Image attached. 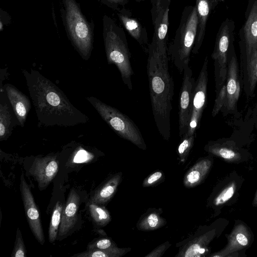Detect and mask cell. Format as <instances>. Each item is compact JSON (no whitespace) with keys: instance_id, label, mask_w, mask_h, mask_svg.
Here are the masks:
<instances>
[{"instance_id":"2","label":"cell","mask_w":257,"mask_h":257,"mask_svg":"<svg viewBox=\"0 0 257 257\" xmlns=\"http://www.w3.org/2000/svg\"><path fill=\"white\" fill-rule=\"evenodd\" d=\"M147 74L153 114L158 131L163 139L171 137V112L174 94V83L170 74L168 63L149 47Z\"/></svg>"},{"instance_id":"42","label":"cell","mask_w":257,"mask_h":257,"mask_svg":"<svg viewBox=\"0 0 257 257\" xmlns=\"http://www.w3.org/2000/svg\"><path fill=\"white\" fill-rule=\"evenodd\" d=\"M217 1H223V0H217Z\"/></svg>"},{"instance_id":"11","label":"cell","mask_w":257,"mask_h":257,"mask_svg":"<svg viewBox=\"0 0 257 257\" xmlns=\"http://www.w3.org/2000/svg\"><path fill=\"white\" fill-rule=\"evenodd\" d=\"M20 190L26 215L31 230L38 241L43 245L45 242V237L39 211L23 174L21 177Z\"/></svg>"},{"instance_id":"19","label":"cell","mask_w":257,"mask_h":257,"mask_svg":"<svg viewBox=\"0 0 257 257\" xmlns=\"http://www.w3.org/2000/svg\"><path fill=\"white\" fill-rule=\"evenodd\" d=\"M244 45L240 50L249 53L257 47V1L250 11L243 27Z\"/></svg>"},{"instance_id":"9","label":"cell","mask_w":257,"mask_h":257,"mask_svg":"<svg viewBox=\"0 0 257 257\" xmlns=\"http://www.w3.org/2000/svg\"><path fill=\"white\" fill-rule=\"evenodd\" d=\"M195 81L191 69L186 66L180 93L179 102V136L181 138L187 131L191 117Z\"/></svg>"},{"instance_id":"13","label":"cell","mask_w":257,"mask_h":257,"mask_svg":"<svg viewBox=\"0 0 257 257\" xmlns=\"http://www.w3.org/2000/svg\"><path fill=\"white\" fill-rule=\"evenodd\" d=\"M116 15L129 35L137 41L143 51L148 54L150 44L145 27L125 7L117 11Z\"/></svg>"},{"instance_id":"37","label":"cell","mask_w":257,"mask_h":257,"mask_svg":"<svg viewBox=\"0 0 257 257\" xmlns=\"http://www.w3.org/2000/svg\"><path fill=\"white\" fill-rule=\"evenodd\" d=\"M101 3L116 12L128 3V0H98Z\"/></svg>"},{"instance_id":"18","label":"cell","mask_w":257,"mask_h":257,"mask_svg":"<svg viewBox=\"0 0 257 257\" xmlns=\"http://www.w3.org/2000/svg\"><path fill=\"white\" fill-rule=\"evenodd\" d=\"M214 233L212 230L192 238L180 248L176 255L178 257H197L203 256L207 250V246Z\"/></svg>"},{"instance_id":"30","label":"cell","mask_w":257,"mask_h":257,"mask_svg":"<svg viewBox=\"0 0 257 257\" xmlns=\"http://www.w3.org/2000/svg\"><path fill=\"white\" fill-rule=\"evenodd\" d=\"M195 135L189 136H183L177 148V153L179 160L182 163L185 162L192 148L196 138Z\"/></svg>"},{"instance_id":"26","label":"cell","mask_w":257,"mask_h":257,"mask_svg":"<svg viewBox=\"0 0 257 257\" xmlns=\"http://www.w3.org/2000/svg\"><path fill=\"white\" fill-rule=\"evenodd\" d=\"M131 250V248H118L117 246L105 249L87 250L75 254L76 257H120Z\"/></svg>"},{"instance_id":"38","label":"cell","mask_w":257,"mask_h":257,"mask_svg":"<svg viewBox=\"0 0 257 257\" xmlns=\"http://www.w3.org/2000/svg\"><path fill=\"white\" fill-rule=\"evenodd\" d=\"M171 245L169 241H166L164 243L158 246L154 249L145 257H160L163 255L167 249Z\"/></svg>"},{"instance_id":"31","label":"cell","mask_w":257,"mask_h":257,"mask_svg":"<svg viewBox=\"0 0 257 257\" xmlns=\"http://www.w3.org/2000/svg\"><path fill=\"white\" fill-rule=\"evenodd\" d=\"M236 185L234 182L228 184L214 200V204L216 206L222 205L229 200L233 195L236 190Z\"/></svg>"},{"instance_id":"32","label":"cell","mask_w":257,"mask_h":257,"mask_svg":"<svg viewBox=\"0 0 257 257\" xmlns=\"http://www.w3.org/2000/svg\"><path fill=\"white\" fill-rule=\"evenodd\" d=\"M171 1L150 0L152 6L151 10L152 22L154 21L160 14L169 9Z\"/></svg>"},{"instance_id":"1","label":"cell","mask_w":257,"mask_h":257,"mask_svg":"<svg viewBox=\"0 0 257 257\" xmlns=\"http://www.w3.org/2000/svg\"><path fill=\"white\" fill-rule=\"evenodd\" d=\"M39 122L45 126H73L88 117L74 106L65 94L38 71L23 70Z\"/></svg>"},{"instance_id":"24","label":"cell","mask_w":257,"mask_h":257,"mask_svg":"<svg viewBox=\"0 0 257 257\" xmlns=\"http://www.w3.org/2000/svg\"><path fill=\"white\" fill-rule=\"evenodd\" d=\"M121 179V172L111 177L95 192L90 202L101 205L106 203L114 195Z\"/></svg>"},{"instance_id":"17","label":"cell","mask_w":257,"mask_h":257,"mask_svg":"<svg viewBox=\"0 0 257 257\" xmlns=\"http://www.w3.org/2000/svg\"><path fill=\"white\" fill-rule=\"evenodd\" d=\"M5 89L14 113L23 126L31 106L30 101L26 95L11 84H6Z\"/></svg>"},{"instance_id":"4","label":"cell","mask_w":257,"mask_h":257,"mask_svg":"<svg viewBox=\"0 0 257 257\" xmlns=\"http://www.w3.org/2000/svg\"><path fill=\"white\" fill-rule=\"evenodd\" d=\"M60 14L69 39L82 58L88 59L93 49V23L87 21L75 0H62Z\"/></svg>"},{"instance_id":"7","label":"cell","mask_w":257,"mask_h":257,"mask_svg":"<svg viewBox=\"0 0 257 257\" xmlns=\"http://www.w3.org/2000/svg\"><path fill=\"white\" fill-rule=\"evenodd\" d=\"M233 23L226 19L221 24L216 35L211 57L214 61L215 92L217 94L226 83L228 53L233 42Z\"/></svg>"},{"instance_id":"10","label":"cell","mask_w":257,"mask_h":257,"mask_svg":"<svg viewBox=\"0 0 257 257\" xmlns=\"http://www.w3.org/2000/svg\"><path fill=\"white\" fill-rule=\"evenodd\" d=\"M233 44L232 42L228 53L226 80L227 93L223 106L227 111L235 110L241 90L238 63Z\"/></svg>"},{"instance_id":"29","label":"cell","mask_w":257,"mask_h":257,"mask_svg":"<svg viewBox=\"0 0 257 257\" xmlns=\"http://www.w3.org/2000/svg\"><path fill=\"white\" fill-rule=\"evenodd\" d=\"M12 116L8 105L0 104V140H6L11 134L10 125Z\"/></svg>"},{"instance_id":"36","label":"cell","mask_w":257,"mask_h":257,"mask_svg":"<svg viewBox=\"0 0 257 257\" xmlns=\"http://www.w3.org/2000/svg\"><path fill=\"white\" fill-rule=\"evenodd\" d=\"M163 177V172L162 171H157L154 172L145 178L143 183V186L147 187L155 185L162 179Z\"/></svg>"},{"instance_id":"33","label":"cell","mask_w":257,"mask_h":257,"mask_svg":"<svg viewBox=\"0 0 257 257\" xmlns=\"http://www.w3.org/2000/svg\"><path fill=\"white\" fill-rule=\"evenodd\" d=\"M226 93L225 83L222 86L218 93L216 94V99L212 111V116L213 117H215L224 106L226 98Z\"/></svg>"},{"instance_id":"21","label":"cell","mask_w":257,"mask_h":257,"mask_svg":"<svg viewBox=\"0 0 257 257\" xmlns=\"http://www.w3.org/2000/svg\"><path fill=\"white\" fill-rule=\"evenodd\" d=\"M198 18L197 32L195 43L192 50V53L197 54L202 44L206 30L207 19L211 9L210 0H196Z\"/></svg>"},{"instance_id":"41","label":"cell","mask_w":257,"mask_h":257,"mask_svg":"<svg viewBox=\"0 0 257 257\" xmlns=\"http://www.w3.org/2000/svg\"><path fill=\"white\" fill-rule=\"evenodd\" d=\"M135 1H136L137 2H141L142 1H144L145 0H135Z\"/></svg>"},{"instance_id":"20","label":"cell","mask_w":257,"mask_h":257,"mask_svg":"<svg viewBox=\"0 0 257 257\" xmlns=\"http://www.w3.org/2000/svg\"><path fill=\"white\" fill-rule=\"evenodd\" d=\"M250 235L246 226L243 224L236 226L228 237L225 248L217 254L211 256H223L246 247L249 243Z\"/></svg>"},{"instance_id":"8","label":"cell","mask_w":257,"mask_h":257,"mask_svg":"<svg viewBox=\"0 0 257 257\" xmlns=\"http://www.w3.org/2000/svg\"><path fill=\"white\" fill-rule=\"evenodd\" d=\"M208 63V57L206 56L195 81L191 117L187 131L184 136L196 135V131L200 125L201 119L207 102Z\"/></svg>"},{"instance_id":"15","label":"cell","mask_w":257,"mask_h":257,"mask_svg":"<svg viewBox=\"0 0 257 257\" xmlns=\"http://www.w3.org/2000/svg\"><path fill=\"white\" fill-rule=\"evenodd\" d=\"M59 169L58 160L52 156L37 158L29 170L38 183L40 189L45 188L56 176Z\"/></svg>"},{"instance_id":"5","label":"cell","mask_w":257,"mask_h":257,"mask_svg":"<svg viewBox=\"0 0 257 257\" xmlns=\"http://www.w3.org/2000/svg\"><path fill=\"white\" fill-rule=\"evenodd\" d=\"M198 27L196 6H186L175 37L168 46V54L180 72L189 65L191 52L196 39Z\"/></svg>"},{"instance_id":"27","label":"cell","mask_w":257,"mask_h":257,"mask_svg":"<svg viewBox=\"0 0 257 257\" xmlns=\"http://www.w3.org/2000/svg\"><path fill=\"white\" fill-rule=\"evenodd\" d=\"M63 206L61 202L58 201L54 208L50 223L48 238L51 243L54 242L57 238L59 231Z\"/></svg>"},{"instance_id":"12","label":"cell","mask_w":257,"mask_h":257,"mask_svg":"<svg viewBox=\"0 0 257 257\" xmlns=\"http://www.w3.org/2000/svg\"><path fill=\"white\" fill-rule=\"evenodd\" d=\"M240 80L245 94L254 96L257 84V47L249 53L240 50Z\"/></svg>"},{"instance_id":"40","label":"cell","mask_w":257,"mask_h":257,"mask_svg":"<svg viewBox=\"0 0 257 257\" xmlns=\"http://www.w3.org/2000/svg\"><path fill=\"white\" fill-rule=\"evenodd\" d=\"M252 204L254 206H257V191L256 192V193L254 196V198L253 200Z\"/></svg>"},{"instance_id":"16","label":"cell","mask_w":257,"mask_h":257,"mask_svg":"<svg viewBox=\"0 0 257 257\" xmlns=\"http://www.w3.org/2000/svg\"><path fill=\"white\" fill-rule=\"evenodd\" d=\"M80 196L74 189H71L62 210L59 228V237L67 235L74 227L77 219Z\"/></svg>"},{"instance_id":"23","label":"cell","mask_w":257,"mask_h":257,"mask_svg":"<svg viewBox=\"0 0 257 257\" xmlns=\"http://www.w3.org/2000/svg\"><path fill=\"white\" fill-rule=\"evenodd\" d=\"M212 162L210 158H204L198 161L185 175L184 185L186 187H193L199 184L208 173Z\"/></svg>"},{"instance_id":"3","label":"cell","mask_w":257,"mask_h":257,"mask_svg":"<svg viewBox=\"0 0 257 257\" xmlns=\"http://www.w3.org/2000/svg\"><path fill=\"white\" fill-rule=\"evenodd\" d=\"M103 38L107 63L118 68L123 82L131 90L132 76L134 72L131 65L129 51L124 31L111 17H103Z\"/></svg>"},{"instance_id":"14","label":"cell","mask_w":257,"mask_h":257,"mask_svg":"<svg viewBox=\"0 0 257 257\" xmlns=\"http://www.w3.org/2000/svg\"><path fill=\"white\" fill-rule=\"evenodd\" d=\"M169 11V9H167L152 22L154 32L152 41L150 45V48L156 52L166 63H168L169 60L167 45Z\"/></svg>"},{"instance_id":"25","label":"cell","mask_w":257,"mask_h":257,"mask_svg":"<svg viewBox=\"0 0 257 257\" xmlns=\"http://www.w3.org/2000/svg\"><path fill=\"white\" fill-rule=\"evenodd\" d=\"M165 223V220L159 212L151 210L146 212L140 218L137 223V228L143 231L153 230L162 227Z\"/></svg>"},{"instance_id":"22","label":"cell","mask_w":257,"mask_h":257,"mask_svg":"<svg viewBox=\"0 0 257 257\" xmlns=\"http://www.w3.org/2000/svg\"><path fill=\"white\" fill-rule=\"evenodd\" d=\"M204 150L214 155L221 157L226 161H236L240 159V153L232 142H223L220 140L210 141L205 146Z\"/></svg>"},{"instance_id":"35","label":"cell","mask_w":257,"mask_h":257,"mask_svg":"<svg viewBox=\"0 0 257 257\" xmlns=\"http://www.w3.org/2000/svg\"><path fill=\"white\" fill-rule=\"evenodd\" d=\"M115 246V244L110 239L101 238L89 244L87 250L105 249Z\"/></svg>"},{"instance_id":"6","label":"cell","mask_w":257,"mask_h":257,"mask_svg":"<svg viewBox=\"0 0 257 257\" xmlns=\"http://www.w3.org/2000/svg\"><path fill=\"white\" fill-rule=\"evenodd\" d=\"M86 99L118 136L131 142L141 149H147L140 129L127 115L94 97L91 96Z\"/></svg>"},{"instance_id":"39","label":"cell","mask_w":257,"mask_h":257,"mask_svg":"<svg viewBox=\"0 0 257 257\" xmlns=\"http://www.w3.org/2000/svg\"><path fill=\"white\" fill-rule=\"evenodd\" d=\"M93 158L91 154L83 150H79L75 155L73 161L75 163H83L87 162Z\"/></svg>"},{"instance_id":"34","label":"cell","mask_w":257,"mask_h":257,"mask_svg":"<svg viewBox=\"0 0 257 257\" xmlns=\"http://www.w3.org/2000/svg\"><path fill=\"white\" fill-rule=\"evenodd\" d=\"M26 248L22 238V234L19 228H18L16 239L12 257H25Z\"/></svg>"},{"instance_id":"28","label":"cell","mask_w":257,"mask_h":257,"mask_svg":"<svg viewBox=\"0 0 257 257\" xmlns=\"http://www.w3.org/2000/svg\"><path fill=\"white\" fill-rule=\"evenodd\" d=\"M88 207L91 217L98 225L104 226L111 220L109 212L101 205L90 202Z\"/></svg>"}]
</instances>
